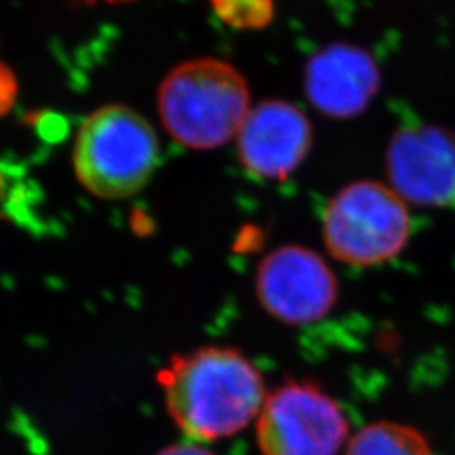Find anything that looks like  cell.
<instances>
[{
  "label": "cell",
  "instance_id": "6da1fadb",
  "mask_svg": "<svg viewBox=\"0 0 455 455\" xmlns=\"http://www.w3.org/2000/svg\"><path fill=\"white\" fill-rule=\"evenodd\" d=\"M167 415L186 440L208 443L240 434L267 400L257 366L240 351L206 346L169 359L157 374Z\"/></svg>",
  "mask_w": 455,
  "mask_h": 455
},
{
  "label": "cell",
  "instance_id": "7a4b0ae2",
  "mask_svg": "<svg viewBox=\"0 0 455 455\" xmlns=\"http://www.w3.org/2000/svg\"><path fill=\"white\" fill-rule=\"evenodd\" d=\"M159 115L165 131L180 146L210 150L227 144L250 114L243 75L212 58L174 68L159 88Z\"/></svg>",
  "mask_w": 455,
  "mask_h": 455
},
{
  "label": "cell",
  "instance_id": "3957f363",
  "mask_svg": "<svg viewBox=\"0 0 455 455\" xmlns=\"http://www.w3.org/2000/svg\"><path fill=\"white\" fill-rule=\"evenodd\" d=\"M159 159L157 135L140 114L125 105H107L80 127L75 174L83 188L103 199H124L146 188Z\"/></svg>",
  "mask_w": 455,
  "mask_h": 455
},
{
  "label": "cell",
  "instance_id": "277c9868",
  "mask_svg": "<svg viewBox=\"0 0 455 455\" xmlns=\"http://www.w3.org/2000/svg\"><path fill=\"white\" fill-rule=\"evenodd\" d=\"M323 235L334 259L374 267L395 259L407 246L410 214L405 201L390 188L358 180L329 201Z\"/></svg>",
  "mask_w": 455,
  "mask_h": 455
},
{
  "label": "cell",
  "instance_id": "5b68a950",
  "mask_svg": "<svg viewBox=\"0 0 455 455\" xmlns=\"http://www.w3.org/2000/svg\"><path fill=\"white\" fill-rule=\"evenodd\" d=\"M347 435L341 405L310 381L280 385L257 419L261 455H339Z\"/></svg>",
  "mask_w": 455,
  "mask_h": 455
},
{
  "label": "cell",
  "instance_id": "8992f818",
  "mask_svg": "<svg viewBox=\"0 0 455 455\" xmlns=\"http://www.w3.org/2000/svg\"><path fill=\"white\" fill-rule=\"evenodd\" d=\"M261 307L289 325L321 321L339 297V283L323 257L306 246L289 244L270 251L257 272Z\"/></svg>",
  "mask_w": 455,
  "mask_h": 455
},
{
  "label": "cell",
  "instance_id": "52a82bcc",
  "mask_svg": "<svg viewBox=\"0 0 455 455\" xmlns=\"http://www.w3.org/2000/svg\"><path fill=\"white\" fill-rule=\"evenodd\" d=\"M393 191L417 206L455 203V135L439 125L403 127L387 148Z\"/></svg>",
  "mask_w": 455,
  "mask_h": 455
},
{
  "label": "cell",
  "instance_id": "ba28073f",
  "mask_svg": "<svg viewBox=\"0 0 455 455\" xmlns=\"http://www.w3.org/2000/svg\"><path fill=\"white\" fill-rule=\"evenodd\" d=\"M312 147L309 118L292 103L267 100L246 115L238 132V156L255 178L285 180Z\"/></svg>",
  "mask_w": 455,
  "mask_h": 455
},
{
  "label": "cell",
  "instance_id": "9c48e42d",
  "mask_svg": "<svg viewBox=\"0 0 455 455\" xmlns=\"http://www.w3.org/2000/svg\"><path fill=\"white\" fill-rule=\"evenodd\" d=\"M381 86L379 68L366 49L336 43L310 58L304 90L312 107L331 118L363 114Z\"/></svg>",
  "mask_w": 455,
  "mask_h": 455
},
{
  "label": "cell",
  "instance_id": "30bf717a",
  "mask_svg": "<svg viewBox=\"0 0 455 455\" xmlns=\"http://www.w3.org/2000/svg\"><path fill=\"white\" fill-rule=\"evenodd\" d=\"M346 455H434L417 428L396 422H374L363 427L347 442Z\"/></svg>",
  "mask_w": 455,
  "mask_h": 455
},
{
  "label": "cell",
  "instance_id": "8fae6325",
  "mask_svg": "<svg viewBox=\"0 0 455 455\" xmlns=\"http://www.w3.org/2000/svg\"><path fill=\"white\" fill-rule=\"evenodd\" d=\"M218 17L238 31H260L275 16L274 0H212Z\"/></svg>",
  "mask_w": 455,
  "mask_h": 455
},
{
  "label": "cell",
  "instance_id": "7c38bea8",
  "mask_svg": "<svg viewBox=\"0 0 455 455\" xmlns=\"http://www.w3.org/2000/svg\"><path fill=\"white\" fill-rule=\"evenodd\" d=\"M17 100L16 75L0 61V116L11 112Z\"/></svg>",
  "mask_w": 455,
  "mask_h": 455
},
{
  "label": "cell",
  "instance_id": "4fadbf2b",
  "mask_svg": "<svg viewBox=\"0 0 455 455\" xmlns=\"http://www.w3.org/2000/svg\"><path fill=\"white\" fill-rule=\"evenodd\" d=\"M156 455H216L212 454V451H208L206 447H203V443H196L191 440L180 442V443H174L163 449L161 452Z\"/></svg>",
  "mask_w": 455,
  "mask_h": 455
},
{
  "label": "cell",
  "instance_id": "5bb4252c",
  "mask_svg": "<svg viewBox=\"0 0 455 455\" xmlns=\"http://www.w3.org/2000/svg\"><path fill=\"white\" fill-rule=\"evenodd\" d=\"M101 2H107V4H125V2H133V0H101Z\"/></svg>",
  "mask_w": 455,
  "mask_h": 455
},
{
  "label": "cell",
  "instance_id": "9a60e30c",
  "mask_svg": "<svg viewBox=\"0 0 455 455\" xmlns=\"http://www.w3.org/2000/svg\"><path fill=\"white\" fill-rule=\"evenodd\" d=\"M0 189H2V180H0Z\"/></svg>",
  "mask_w": 455,
  "mask_h": 455
}]
</instances>
